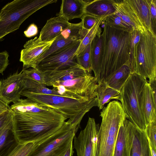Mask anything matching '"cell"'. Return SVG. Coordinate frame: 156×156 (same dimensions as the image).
I'll return each mask as SVG.
<instances>
[{
	"mask_svg": "<svg viewBox=\"0 0 156 156\" xmlns=\"http://www.w3.org/2000/svg\"><path fill=\"white\" fill-rule=\"evenodd\" d=\"M104 22L102 33L100 71L98 83L125 65H128L132 30L115 28Z\"/></svg>",
	"mask_w": 156,
	"mask_h": 156,
	"instance_id": "1",
	"label": "cell"
},
{
	"mask_svg": "<svg viewBox=\"0 0 156 156\" xmlns=\"http://www.w3.org/2000/svg\"><path fill=\"white\" fill-rule=\"evenodd\" d=\"M66 119L13 112L14 134L20 144L36 143L54 134Z\"/></svg>",
	"mask_w": 156,
	"mask_h": 156,
	"instance_id": "2",
	"label": "cell"
},
{
	"mask_svg": "<svg viewBox=\"0 0 156 156\" xmlns=\"http://www.w3.org/2000/svg\"><path fill=\"white\" fill-rule=\"evenodd\" d=\"M21 95L55 110L79 127L85 114L98 105L97 97L76 99L59 95L37 94L24 90L21 92Z\"/></svg>",
	"mask_w": 156,
	"mask_h": 156,
	"instance_id": "3",
	"label": "cell"
},
{
	"mask_svg": "<svg viewBox=\"0 0 156 156\" xmlns=\"http://www.w3.org/2000/svg\"><path fill=\"white\" fill-rule=\"evenodd\" d=\"M98 133V156H113L119 129L126 119L121 103L110 102L101 112Z\"/></svg>",
	"mask_w": 156,
	"mask_h": 156,
	"instance_id": "4",
	"label": "cell"
},
{
	"mask_svg": "<svg viewBox=\"0 0 156 156\" xmlns=\"http://www.w3.org/2000/svg\"><path fill=\"white\" fill-rule=\"evenodd\" d=\"M57 0H15L9 2L0 12V40L18 30L30 16Z\"/></svg>",
	"mask_w": 156,
	"mask_h": 156,
	"instance_id": "5",
	"label": "cell"
},
{
	"mask_svg": "<svg viewBox=\"0 0 156 156\" xmlns=\"http://www.w3.org/2000/svg\"><path fill=\"white\" fill-rule=\"evenodd\" d=\"M147 81L134 73L131 74L122 87L120 101L126 118L138 128L145 130L146 125L140 106L141 95Z\"/></svg>",
	"mask_w": 156,
	"mask_h": 156,
	"instance_id": "6",
	"label": "cell"
},
{
	"mask_svg": "<svg viewBox=\"0 0 156 156\" xmlns=\"http://www.w3.org/2000/svg\"><path fill=\"white\" fill-rule=\"evenodd\" d=\"M79 128L69 119L54 134L34 144V147L28 156H62L73 141Z\"/></svg>",
	"mask_w": 156,
	"mask_h": 156,
	"instance_id": "7",
	"label": "cell"
},
{
	"mask_svg": "<svg viewBox=\"0 0 156 156\" xmlns=\"http://www.w3.org/2000/svg\"><path fill=\"white\" fill-rule=\"evenodd\" d=\"M135 73L146 79H156V36L147 30L141 33Z\"/></svg>",
	"mask_w": 156,
	"mask_h": 156,
	"instance_id": "8",
	"label": "cell"
},
{
	"mask_svg": "<svg viewBox=\"0 0 156 156\" xmlns=\"http://www.w3.org/2000/svg\"><path fill=\"white\" fill-rule=\"evenodd\" d=\"M97 78L88 73L71 80L57 82L51 84L60 95L76 99H90L97 96Z\"/></svg>",
	"mask_w": 156,
	"mask_h": 156,
	"instance_id": "9",
	"label": "cell"
},
{
	"mask_svg": "<svg viewBox=\"0 0 156 156\" xmlns=\"http://www.w3.org/2000/svg\"><path fill=\"white\" fill-rule=\"evenodd\" d=\"M99 128L95 119L89 117L84 129L73 139L77 156H98Z\"/></svg>",
	"mask_w": 156,
	"mask_h": 156,
	"instance_id": "10",
	"label": "cell"
},
{
	"mask_svg": "<svg viewBox=\"0 0 156 156\" xmlns=\"http://www.w3.org/2000/svg\"><path fill=\"white\" fill-rule=\"evenodd\" d=\"M124 126L128 156H151L149 141L145 131L126 119L124 122Z\"/></svg>",
	"mask_w": 156,
	"mask_h": 156,
	"instance_id": "11",
	"label": "cell"
},
{
	"mask_svg": "<svg viewBox=\"0 0 156 156\" xmlns=\"http://www.w3.org/2000/svg\"><path fill=\"white\" fill-rule=\"evenodd\" d=\"M82 40L46 56L34 68L44 72L56 70L76 58V53Z\"/></svg>",
	"mask_w": 156,
	"mask_h": 156,
	"instance_id": "12",
	"label": "cell"
},
{
	"mask_svg": "<svg viewBox=\"0 0 156 156\" xmlns=\"http://www.w3.org/2000/svg\"><path fill=\"white\" fill-rule=\"evenodd\" d=\"M25 80L21 71L9 75L0 80V100L8 105L15 103L20 98L21 93L23 89Z\"/></svg>",
	"mask_w": 156,
	"mask_h": 156,
	"instance_id": "13",
	"label": "cell"
},
{
	"mask_svg": "<svg viewBox=\"0 0 156 156\" xmlns=\"http://www.w3.org/2000/svg\"><path fill=\"white\" fill-rule=\"evenodd\" d=\"M75 60L76 58L56 70L43 72L45 85L51 86L55 82L71 80L89 73L79 65Z\"/></svg>",
	"mask_w": 156,
	"mask_h": 156,
	"instance_id": "14",
	"label": "cell"
},
{
	"mask_svg": "<svg viewBox=\"0 0 156 156\" xmlns=\"http://www.w3.org/2000/svg\"><path fill=\"white\" fill-rule=\"evenodd\" d=\"M55 39L44 42L36 37L27 41L20 52V61L23 63L22 70L33 68L38 58L49 48Z\"/></svg>",
	"mask_w": 156,
	"mask_h": 156,
	"instance_id": "15",
	"label": "cell"
},
{
	"mask_svg": "<svg viewBox=\"0 0 156 156\" xmlns=\"http://www.w3.org/2000/svg\"><path fill=\"white\" fill-rule=\"evenodd\" d=\"M10 108L13 113L29 114L53 118H65L55 110L28 98L20 99L13 103Z\"/></svg>",
	"mask_w": 156,
	"mask_h": 156,
	"instance_id": "16",
	"label": "cell"
},
{
	"mask_svg": "<svg viewBox=\"0 0 156 156\" xmlns=\"http://www.w3.org/2000/svg\"><path fill=\"white\" fill-rule=\"evenodd\" d=\"M71 23L66 18L58 15L47 20L40 32L39 38L44 42L54 40Z\"/></svg>",
	"mask_w": 156,
	"mask_h": 156,
	"instance_id": "17",
	"label": "cell"
},
{
	"mask_svg": "<svg viewBox=\"0 0 156 156\" xmlns=\"http://www.w3.org/2000/svg\"><path fill=\"white\" fill-rule=\"evenodd\" d=\"M112 1L117 14L125 22L131 26L133 30H138L142 33L147 30L125 0H112Z\"/></svg>",
	"mask_w": 156,
	"mask_h": 156,
	"instance_id": "18",
	"label": "cell"
},
{
	"mask_svg": "<svg viewBox=\"0 0 156 156\" xmlns=\"http://www.w3.org/2000/svg\"><path fill=\"white\" fill-rule=\"evenodd\" d=\"M126 3L139 18L144 27L156 36L150 12V0H125Z\"/></svg>",
	"mask_w": 156,
	"mask_h": 156,
	"instance_id": "19",
	"label": "cell"
},
{
	"mask_svg": "<svg viewBox=\"0 0 156 156\" xmlns=\"http://www.w3.org/2000/svg\"><path fill=\"white\" fill-rule=\"evenodd\" d=\"M19 144L13 133L12 116L0 129V156H8Z\"/></svg>",
	"mask_w": 156,
	"mask_h": 156,
	"instance_id": "20",
	"label": "cell"
},
{
	"mask_svg": "<svg viewBox=\"0 0 156 156\" xmlns=\"http://www.w3.org/2000/svg\"><path fill=\"white\" fill-rule=\"evenodd\" d=\"M140 106L146 126L156 120V103L154 101L147 81L141 95Z\"/></svg>",
	"mask_w": 156,
	"mask_h": 156,
	"instance_id": "21",
	"label": "cell"
},
{
	"mask_svg": "<svg viewBox=\"0 0 156 156\" xmlns=\"http://www.w3.org/2000/svg\"><path fill=\"white\" fill-rule=\"evenodd\" d=\"M86 5L83 0H62L58 15L69 21L75 18L81 19L85 14Z\"/></svg>",
	"mask_w": 156,
	"mask_h": 156,
	"instance_id": "22",
	"label": "cell"
},
{
	"mask_svg": "<svg viewBox=\"0 0 156 156\" xmlns=\"http://www.w3.org/2000/svg\"><path fill=\"white\" fill-rule=\"evenodd\" d=\"M86 14L98 18L108 16L116 12L112 0H94L86 5L85 9Z\"/></svg>",
	"mask_w": 156,
	"mask_h": 156,
	"instance_id": "23",
	"label": "cell"
},
{
	"mask_svg": "<svg viewBox=\"0 0 156 156\" xmlns=\"http://www.w3.org/2000/svg\"><path fill=\"white\" fill-rule=\"evenodd\" d=\"M133 73L128 65H125L108 76L104 81L109 87L120 93L122 87Z\"/></svg>",
	"mask_w": 156,
	"mask_h": 156,
	"instance_id": "24",
	"label": "cell"
},
{
	"mask_svg": "<svg viewBox=\"0 0 156 156\" xmlns=\"http://www.w3.org/2000/svg\"><path fill=\"white\" fill-rule=\"evenodd\" d=\"M100 30L91 43L90 64L92 70L97 81L99 79L100 71L101 59L102 49V38Z\"/></svg>",
	"mask_w": 156,
	"mask_h": 156,
	"instance_id": "25",
	"label": "cell"
},
{
	"mask_svg": "<svg viewBox=\"0 0 156 156\" xmlns=\"http://www.w3.org/2000/svg\"><path fill=\"white\" fill-rule=\"evenodd\" d=\"M96 97L98 107L101 110L103 109L105 104L112 100L120 101L121 94L120 92L108 86L103 80L98 83Z\"/></svg>",
	"mask_w": 156,
	"mask_h": 156,
	"instance_id": "26",
	"label": "cell"
},
{
	"mask_svg": "<svg viewBox=\"0 0 156 156\" xmlns=\"http://www.w3.org/2000/svg\"><path fill=\"white\" fill-rule=\"evenodd\" d=\"M23 90L31 92L37 94L60 95L53 89L49 88L44 84L31 80L25 79L23 81Z\"/></svg>",
	"mask_w": 156,
	"mask_h": 156,
	"instance_id": "27",
	"label": "cell"
},
{
	"mask_svg": "<svg viewBox=\"0 0 156 156\" xmlns=\"http://www.w3.org/2000/svg\"><path fill=\"white\" fill-rule=\"evenodd\" d=\"M113 156H128V148L124 122L119 129Z\"/></svg>",
	"mask_w": 156,
	"mask_h": 156,
	"instance_id": "28",
	"label": "cell"
},
{
	"mask_svg": "<svg viewBox=\"0 0 156 156\" xmlns=\"http://www.w3.org/2000/svg\"><path fill=\"white\" fill-rule=\"evenodd\" d=\"M107 16H104L98 19L94 26L88 30L82 40L76 52V55L82 52L88 45L92 43L93 39L98 31L101 30L100 27L101 24Z\"/></svg>",
	"mask_w": 156,
	"mask_h": 156,
	"instance_id": "29",
	"label": "cell"
},
{
	"mask_svg": "<svg viewBox=\"0 0 156 156\" xmlns=\"http://www.w3.org/2000/svg\"><path fill=\"white\" fill-rule=\"evenodd\" d=\"M140 34L141 32L139 31L133 30L130 41L128 65L133 73L135 72L137 46L140 40Z\"/></svg>",
	"mask_w": 156,
	"mask_h": 156,
	"instance_id": "30",
	"label": "cell"
},
{
	"mask_svg": "<svg viewBox=\"0 0 156 156\" xmlns=\"http://www.w3.org/2000/svg\"><path fill=\"white\" fill-rule=\"evenodd\" d=\"M103 21L116 29L128 31L133 30L132 27L123 20L116 12L107 16Z\"/></svg>",
	"mask_w": 156,
	"mask_h": 156,
	"instance_id": "31",
	"label": "cell"
},
{
	"mask_svg": "<svg viewBox=\"0 0 156 156\" xmlns=\"http://www.w3.org/2000/svg\"><path fill=\"white\" fill-rule=\"evenodd\" d=\"M91 43L88 45L80 53L76 56L77 63L83 67L87 72L92 71L90 64Z\"/></svg>",
	"mask_w": 156,
	"mask_h": 156,
	"instance_id": "32",
	"label": "cell"
},
{
	"mask_svg": "<svg viewBox=\"0 0 156 156\" xmlns=\"http://www.w3.org/2000/svg\"><path fill=\"white\" fill-rule=\"evenodd\" d=\"M22 71L25 79L31 80L45 85L44 75L42 72L33 68Z\"/></svg>",
	"mask_w": 156,
	"mask_h": 156,
	"instance_id": "33",
	"label": "cell"
},
{
	"mask_svg": "<svg viewBox=\"0 0 156 156\" xmlns=\"http://www.w3.org/2000/svg\"><path fill=\"white\" fill-rule=\"evenodd\" d=\"M34 145L33 143L19 144L8 156H28Z\"/></svg>",
	"mask_w": 156,
	"mask_h": 156,
	"instance_id": "34",
	"label": "cell"
},
{
	"mask_svg": "<svg viewBox=\"0 0 156 156\" xmlns=\"http://www.w3.org/2000/svg\"><path fill=\"white\" fill-rule=\"evenodd\" d=\"M144 131L150 144L156 150V120L147 125Z\"/></svg>",
	"mask_w": 156,
	"mask_h": 156,
	"instance_id": "35",
	"label": "cell"
},
{
	"mask_svg": "<svg viewBox=\"0 0 156 156\" xmlns=\"http://www.w3.org/2000/svg\"><path fill=\"white\" fill-rule=\"evenodd\" d=\"M99 18L85 14L81 18L83 28L89 30L94 26Z\"/></svg>",
	"mask_w": 156,
	"mask_h": 156,
	"instance_id": "36",
	"label": "cell"
},
{
	"mask_svg": "<svg viewBox=\"0 0 156 156\" xmlns=\"http://www.w3.org/2000/svg\"><path fill=\"white\" fill-rule=\"evenodd\" d=\"M9 56L6 51L0 52V73L2 75L9 64Z\"/></svg>",
	"mask_w": 156,
	"mask_h": 156,
	"instance_id": "37",
	"label": "cell"
},
{
	"mask_svg": "<svg viewBox=\"0 0 156 156\" xmlns=\"http://www.w3.org/2000/svg\"><path fill=\"white\" fill-rule=\"evenodd\" d=\"M150 12L153 26L156 30V0H150Z\"/></svg>",
	"mask_w": 156,
	"mask_h": 156,
	"instance_id": "38",
	"label": "cell"
},
{
	"mask_svg": "<svg viewBox=\"0 0 156 156\" xmlns=\"http://www.w3.org/2000/svg\"><path fill=\"white\" fill-rule=\"evenodd\" d=\"M38 32L37 26L34 23L30 24L27 30L24 31V34L26 37H31L36 35Z\"/></svg>",
	"mask_w": 156,
	"mask_h": 156,
	"instance_id": "39",
	"label": "cell"
},
{
	"mask_svg": "<svg viewBox=\"0 0 156 156\" xmlns=\"http://www.w3.org/2000/svg\"><path fill=\"white\" fill-rule=\"evenodd\" d=\"M13 115L11 109L7 110L0 115V129L4 126Z\"/></svg>",
	"mask_w": 156,
	"mask_h": 156,
	"instance_id": "40",
	"label": "cell"
},
{
	"mask_svg": "<svg viewBox=\"0 0 156 156\" xmlns=\"http://www.w3.org/2000/svg\"><path fill=\"white\" fill-rule=\"evenodd\" d=\"M148 83L155 103H156V79L149 80Z\"/></svg>",
	"mask_w": 156,
	"mask_h": 156,
	"instance_id": "41",
	"label": "cell"
},
{
	"mask_svg": "<svg viewBox=\"0 0 156 156\" xmlns=\"http://www.w3.org/2000/svg\"><path fill=\"white\" fill-rule=\"evenodd\" d=\"M73 141L72 142L65 153L61 156H73L74 153Z\"/></svg>",
	"mask_w": 156,
	"mask_h": 156,
	"instance_id": "42",
	"label": "cell"
},
{
	"mask_svg": "<svg viewBox=\"0 0 156 156\" xmlns=\"http://www.w3.org/2000/svg\"><path fill=\"white\" fill-rule=\"evenodd\" d=\"M0 107L5 108L8 110L10 109V106L0 100Z\"/></svg>",
	"mask_w": 156,
	"mask_h": 156,
	"instance_id": "43",
	"label": "cell"
},
{
	"mask_svg": "<svg viewBox=\"0 0 156 156\" xmlns=\"http://www.w3.org/2000/svg\"><path fill=\"white\" fill-rule=\"evenodd\" d=\"M7 110H8L5 108L0 107V115L2 114V113H3V112H4L6 111Z\"/></svg>",
	"mask_w": 156,
	"mask_h": 156,
	"instance_id": "44",
	"label": "cell"
}]
</instances>
